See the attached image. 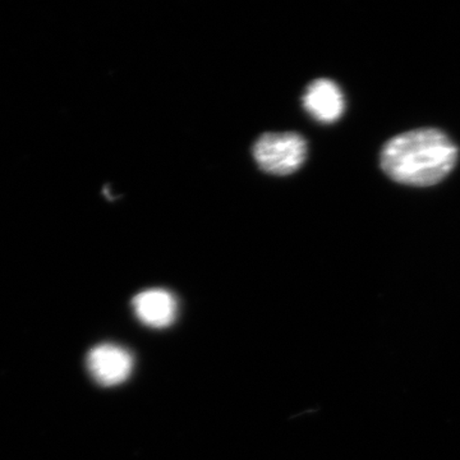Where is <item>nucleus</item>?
Returning a JSON list of instances; mask_svg holds the SVG:
<instances>
[{"label": "nucleus", "mask_w": 460, "mask_h": 460, "mask_svg": "<svg viewBox=\"0 0 460 460\" xmlns=\"http://www.w3.org/2000/svg\"><path fill=\"white\" fill-rule=\"evenodd\" d=\"M458 162V147L444 132L414 129L395 136L381 151V168L387 177L407 186L438 183Z\"/></svg>", "instance_id": "1"}, {"label": "nucleus", "mask_w": 460, "mask_h": 460, "mask_svg": "<svg viewBox=\"0 0 460 460\" xmlns=\"http://www.w3.org/2000/svg\"><path fill=\"white\" fill-rule=\"evenodd\" d=\"M252 154L263 172L292 174L307 159V142L296 132H269L255 142Z\"/></svg>", "instance_id": "2"}, {"label": "nucleus", "mask_w": 460, "mask_h": 460, "mask_svg": "<svg viewBox=\"0 0 460 460\" xmlns=\"http://www.w3.org/2000/svg\"><path fill=\"white\" fill-rule=\"evenodd\" d=\"M86 365L96 383L102 386H115L131 376L133 356L119 345L102 344L87 354Z\"/></svg>", "instance_id": "3"}, {"label": "nucleus", "mask_w": 460, "mask_h": 460, "mask_svg": "<svg viewBox=\"0 0 460 460\" xmlns=\"http://www.w3.org/2000/svg\"><path fill=\"white\" fill-rule=\"evenodd\" d=\"M302 102L305 111L321 123L337 122L345 111V100L341 87L326 78L310 84Z\"/></svg>", "instance_id": "4"}, {"label": "nucleus", "mask_w": 460, "mask_h": 460, "mask_svg": "<svg viewBox=\"0 0 460 460\" xmlns=\"http://www.w3.org/2000/svg\"><path fill=\"white\" fill-rule=\"evenodd\" d=\"M132 305L138 320L150 328H168L177 316V299L171 292L162 288H154L138 293L133 298Z\"/></svg>", "instance_id": "5"}]
</instances>
